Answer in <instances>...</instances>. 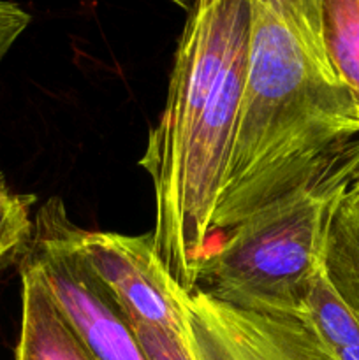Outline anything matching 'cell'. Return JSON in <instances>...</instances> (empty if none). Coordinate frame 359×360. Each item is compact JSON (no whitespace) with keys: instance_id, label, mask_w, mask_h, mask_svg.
Returning <instances> with one entry per match:
<instances>
[{"instance_id":"1","label":"cell","mask_w":359,"mask_h":360,"mask_svg":"<svg viewBox=\"0 0 359 360\" xmlns=\"http://www.w3.org/2000/svg\"><path fill=\"white\" fill-rule=\"evenodd\" d=\"M250 34V0L190 6L165 105L139 158L153 185L155 252L187 292L196 290L213 246L211 221L234 146Z\"/></svg>"},{"instance_id":"2","label":"cell","mask_w":359,"mask_h":360,"mask_svg":"<svg viewBox=\"0 0 359 360\" xmlns=\"http://www.w3.org/2000/svg\"><path fill=\"white\" fill-rule=\"evenodd\" d=\"M250 4L245 90L213 236L301 186L359 136L358 111L324 49L320 0Z\"/></svg>"},{"instance_id":"3","label":"cell","mask_w":359,"mask_h":360,"mask_svg":"<svg viewBox=\"0 0 359 360\" xmlns=\"http://www.w3.org/2000/svg\"><path fill=\"white\" fill-rule=\"evenodd\" d=\"M359 179V136L301 186L243 220L215 243L196 290L234 309L299 319L324 269L331 221Z\"/></svg>"},{"instance_id":"4","label":"cell","mask_w":359,"mask_h":360,"mask_svg":"<svg viewBox=\"0 0 359 360\" xmlns=\"http://www.w3.org/2000/svg\"><path fill=\"white\" fill-rule=\"evenodd\" d=\"M80 232L63 200L51 197L37 211L23 257L39 267L60 311L97 360H148L122 308L84 260Z\"/></svg>"},{"instance_id":"5","label":"cell","mask_w":359,"mask_h":360,"mask_svg":"<svg viewBox=\"0 0 359 360\" xmlns=\"http://www.w3.org/2000/svg\"><path fill=\"white\" fill-rule=\"evenodd\" d=\"M194 360H331L305 320L241 311L180 288Z\"/></svg>"},{"instance_id":"6","label":"cell","mask_w":359,"mask_h":360,"mask_svg":"<svg viewBox=\"0 0 359 360\" xmlns=\"http://www.w3.org/2000/svg\"><path fill=\"white\" fill-rule=\"evenodd\" d=\"M80 250L127 319L187 338L180 285L169 276L150 234L88 232L81 229Z\"/></svg>"},{"instance_id":"7","label":"cell","mask_w":359,"mask_h":360,"mask_svg":"<svg viewBox=\"0 0 359 360\" xmlns=\"http://www.w3.org/2000/svg\"><path fill=\"white\" fill-rule=\"evenodd\" d=\"M21 327L14 360H97L70 327L44 276L21 259Z\"/></svg>"},{"instance_id":"8","label":"cell","mask_w":359,"mask_h":360,"mask_svg":"<svg viewBox=\"0 0 359 360\" xmlns=\"http://www.w3.org/2000/svg\"><path fill=\"white\" fill-rule=\"evenodd\" d=\"M331 360H359V316L331 287L324 269L317 274L299 315Z\"/></svg>"},{"instance_id":"9","label":"cell","mask_w":359,"mask_h":360,"mask_svg":"<svg viewBox=\"0 0 359 360\" xmlns=\"http://www.w3.org/2000/svg\"><path fill=\"white\" fill-rule=\"evenodd\" d=\"M324 273L351 309L359 308V200L352 188L331 221Z\"/></svg>"},{"instance_id":"10","label":"cell","mask_w":359,"mask_h":360,"mask_svg":"<svg viewBox=\"0 0 359 360\" xmlns=\"http://www.w3.org/2000/svg\"><path fill=\"white\" fill-rule=\"evenodd\" d=\"M320 34L331 67L359 116V0H320Z\"/></svg>"},{"instance_id":"11","label":"cell","mask_w":359,"mask_h":360,"mask_svg":"<svg viewBox=\"0 0 359 360\" xmlns=\"http://www.w3.org/2000/svg\"><path fill=\"white\" fill-rule=\"evenodd\" d=\"M32 193H16L0 172V274L13 262L23 259L34 236Z\"/></svg>"},{"instance_id":"12","label":"cell","mask_w":359,"mask_h":360,"mask_svg":"<svg viewBox=\"0 0 359 360\" xmlns=\"http://www.w3.org/2000/svg\"><path fill=\"white\" fill-rule=\"evenodd\" d=\"M132 326L134 334L143 347L148 360H194L190 355L187 340L168 330L157 329L153 326L127 319Z\"/></svg>"},{"instance_id":"13","label":"cell","mask_w":359,"mask_h":360,"mask_svg":"<svg viewBox=\"0 0 359 360\" xmlns=\"http://www.w3.org/2000/svg\"><path fill=\"white\" fill-rule=\"evenodd\" d=\"M32 18L18 4L0 2V60L7 55L20 35L27 30Z\"/></svg>"},{"instance_id":"14","label":"cell","mask_w":359,"mask_h":360,"mask_svg":"<svg viewBox=\"0 0 359 360\" xmlns=\"http://www.w3.org/2000/svg\"><path fill=\"white\" fill-rule=\"evenodd\" d=\"M352 193H354L355 199L359 200V179H358V181L354 183V186H352Z\"/></svg>"},{"instance_id":"15","label":"cell","mask_w":359,"mask_h":360,"mask_svg":"<svg viewBox=\"0 0 359 360\" xmlns=\"http://www.w3.org/2000/svg\"><path fill=\"white\" fill-rule=\"evenodd\" d=\"M352 311H354V313H355V315H358V316H359V308H358V309H352Z\"/></svg>"}]
</instances>
